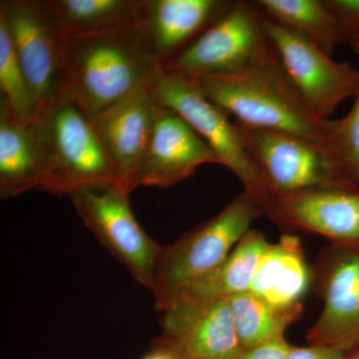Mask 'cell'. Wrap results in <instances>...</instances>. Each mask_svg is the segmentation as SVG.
I'll list each match as a JSON object with an SVG mask.
<instances>
[{
  "label": "cell",
  "instance_id": "1",
  "mask_svg": "<svg viewBox=\"0 0 359 359\" xmlns=\"http://www.w3.org/2000/svg\"><path fill=\"white\" fill-rule=\"evenodd\" d=\"M161 69L141 21L65 40L67 89L90 117L152 81Z\"/></svg>",
  "mask_w": 359,
  "mask_h": 359
},
{
  "label": "cell",
  "instance_id": "2",
  "mask_svg": "<svg viewBox=\"0 0 359 359\" xmlns=\"http://www.w3.org/2000/svg\"><path fill=\"white\" fill-rule=\"evenodd\" d=\"M191 78L241 124L297 135L332 152L334 120L321 119L311 109L280 58L233 74Z\"/></svg>",
  "mask_w": 359,
  "mask_h": 359
},
{
  "label": "cell",
  "instance_id": "3",
  "mask_svg": "<svg viewBox=\"0 0 359 359\" xmlns=\"http://www.w3.org/2000/svg\"><path fill=\"white\" fill-rule=\"evenodd\" d=\"M29 129L43 172L42 191L70 197L120 182L90 116L68 90L41 110Z\"/></svg>",
  "mask_w": 359,
  "mask_h": 359
},
{
  "label": "cell",
  "instance_id": "4",
  "mask_svg": "<svg viewBox=\"0 0 359 359\" xmlns=\"http://www.w3.org/2000/svg\"><path fill=\"white\" fill-rule=\"evenodd\" d=\"M264 214L261 204L244 191L216 216L164 245L152 290L156 311L218 268Z\"/></svg>",
  "mask_w": 359,
  "mask_h": 359
},
{
  "label": "cell",
  "instance_id": "5",
  "mask_svg": "<svg viewBox=\"0 0 359 359\" xmlns=\"http://www.w3.org/2000/svg\"><path fill=\"white\" fill-rule=\"evenodd\" d=\"M156 98L181 116L219 156L268 216L278 197L245 152L229 115L203 94L193 78L161 69L153 79Z\"/></svg>",
  "mask_w": 359,
  "mask_h": 359
},
{
  "label": "cell",
  "instance_id": "6",
  "mask_svg": "<svg viewBox=\"0 0 359 359\" xmlns=\"http://www.w3.org/2000/svg\"><path fill=\"white\" fill-rule=\"evenodd\" d=\"M278 58L252 1H235L188 48L162 66L186 76L229 75Z\"/></svg>",
  "mask_w": 359,
  "mask_h": 359
},
{
  "label": "cell",
  "instance_id": "7",
  "mask_svg": "<svg viewBox=\"0 0 359 359\" xmlns=\"http://www.w3.org/2000/svg\"><path fill=\"white\" fill-rule=\"evenodd\" d=\"M235 124L245 152L278 198L349 181L334 154L320 144L285 132Z\"/></svg>",
  "mask_w": 359,
  "mask_h": 359
},
{
  "label": "cell",
  "instance_id": "8",
  "mask_svg": "<svg viewBox=\"0 0 359 359\" xmlns=\"http://www.w3.org/2000/svg\"><path fill=\"white\" fill-rule=\"evenodd\" d=\"M130 191L120 182L70 196L82 222L98 242L152 292L164 245L158 244L135 218Z\"/></svg>",
  "mask_w": 359,
  "mask_h": 359
},
{
  "label": "cell",
  "instance_id": "9",
  "mask_svg": "<svg viewBox=\"0 0 359 359\" xmlns=\"http://www.w3.org/2000/svg\"><path fill=\"white\" fill-rule=\"evenodd\" d=\"M0 20L41 110L67 91L65 37L47 0H1Z\"/></svg>",
  "mask_w": 359,
  "mask_h": 359
},
{
  "label": "cell",
  "instance_id": "10",
  "mask_svg": "<svg viewBox=\"0 0 359 359\" xmlns=\"http://www.w3.org/2000/svg\"><path fill=\"white\" fill-rule=\"evenodd\" d=\"M314 292L323 302L306 334L311 346L359 351V250L330 245L311 268Z\"/></svg>",
  "mask_w": 359,
  "mask_h": 359
},
{
  "label": "cell",
  "instance_id": "11",
  "mask_svg": "<svg viewBox=\"0 0 359 359\" xmlns=\"http://www.w3.org/2000/svg\"><path fill=\"white\" fill-rule=\"evenodd\" d=\"M264 18V16H263ZM264 28L292 83L321 119H328L359 88V71L264 18Z\"/></svg>",
  "mask_w": 359,
  "mask_h": 359
},
{
  "label": "cell",
  "instance_id": "12",
  "mask_svg": "<svg viewBox=\"0 0 359 359\" xmlns=\"http://www.w3.org/2000/svg\"><path fill=\"white\" fill-rule=\"evenodd\" d=\"M268 217L285 231H304L359 250V183L347 181L276 200Z\"/></svg>",
  "mask_w": 359,
  "mask_h": 359
},
{
  "label": "cell",
  "instance_id": "13",
  "mask_svg": "<svg viewBox=\"0 0 359 359\" xmlns=\"http://www.w3.org/2000/svg\"><path fill=\"white\" fill-rule=\"evenodd\" d=\"M160 313L159 340L181 359H233L242 349L229 299H179Z\"/></svg>",
  "mask_w": 359,
  "mask_h": 359
},
{
  "label": "cell",
  "instance_id": "14",
  "mask_svg": "<svg viewBox=\"0 0 359 359\" xmlns=\"http://www.w3.org/2000/svg\"><path fill=\"white\" fill-rule=\"evenodd\" d=\"M222 165L219 156L175 111L157 104L154 128L132 188H169L202 165ZM223 166V165H222Z\"/></svg>",
  "mask_w": 359,
  "mask_h": 359
},
{
  "label": "cell",
  "instance_id": "15",
  "mask_svg": "<svg viewBox=\"0 0 359 359\" xmlns=\"http://www.w3.org/2000/svg\"><path fill=\"white\" fill-rule=\"evenodd\" d=\"M157 104L152 80L90 117L120 183L130 192L152 136Z\"/></svg>",
  "mask_w": 359,
  "mask_h": 359
},
{
  "label": "cell",
  "instance_id": "16",
  "mask_svg": "<svg viewBox=\"0 0 359 359\" xmlns=\"http://www.w3.org/2000/svg\"><path fill=\"white\" fill-rule=\"evenodd\" d=\"M233 0H145L141 23L161 66L200 37Z\"/></svg>",
  "mask_w": 359,
  "mask_h": 359
},
{
  "label": "cell",
  "instance_id": "17",
  "mask_svg": "<svg viewBox=\"0 0 359 359\" xmlns=\"http://www.w3.org/2000/svg\"><path fill=\"white\" fill-rule=\"evenodd\" d=\"M311 285L313 273L301 238L285 233L264 250L249 292L278 308H290L302 304Z\"/></svg>",
  "mask_w": 359,
  "mask_h": 359
},
{
  "label": "cell",
  "instance_id": "18",
  "mask_svg": "<svg viewBox=\"0 0 359 359\" xmlns=\"http://www.w3.org/2000/svg\"><path fill=\"white\" fill-rule=\"evenodd\" d=\"M43 172L29 127L0 103V197L41 190Z\"/></svg>",
  "mask_w": 359,
  "mask_h": 359
},
{
  "label": "cell",
  "instance_id": "19",
  "mask_svg": "<svg viewBox=\"0 0 359 359\" xmlns=\"http://www.w3.org/2000/svg\"><path fill=\"white\" fill-rule=\"evenodd\" d=\"M269 244L264 233L250 229L218 268L194 283L174 301L230 299L235 295L249 292L257 264Z\"/></svg>",
  "mask_w": 359,
  "mask_h": 359
},
{
  "label": "cell",
  "instance_id": "20",
  "mask_svg": "<svg viewBox=\"0 0 359 359\" xmlns=\"http://www.w3.org/2000/svg\"><path fill=\"white\" fill-rule=\"evenodd\" d=\"M65 39L118 29L141 21L145 0H47Z\"/></svg>",
  "mask_w": 359,
  "mask_h": 359
},
{
  "label": "cell",
  "instance_id": "21",
  "mask_svg": "<svg viewBox=\"0 0 359 359\" xmlns=\"http://www.w3.org/2000/svg\"><path fill=\"white\" fill-rule=\"evenodd\" d=\"M266 20L332 55L339 42L337 22L327 0H256Z\"/></svg>",
  "mask_w": 359,
  "mask_h": 359
},
{
  "label": "cell",
  "instance_id": "22",
  "mask_svg": "<svg viewBox=\"0 0 359 359\" xmlns=\"http://www.w3.org/2000/svg\"><path fill=\"white\" fill-rule=\"evenodd\" d=\"M238 339L243 348H249L285 337V330L301 318L302 304L278 308L250 292L229 299Z\"/></svg>",
  "mask_w": 359,
  "mask_h": 359
},
{
  "label": "cell",
  "instance_id": "23",
  "mask_svg": "<svg viewBox=\"0 0 359 359\" xmlns=\"http://www.w3.org/2000/svg\"><path fill=\"white\" fill-rule=\"evenodd\" d=\"M0 103L25 126L39 118L40 107L16 57L4 21L0 20Z\"/></svg>",
  "mask_w": 359,
  "mask_h": 359
},
{
  "label": "cell",
  "instance_id": "24",
  "mask_svg": "<svg viewBox=\"0 0 359 359\" xmlns=\"http://www.w3.org/2000/svg\"><path fill=\"white\" fill-rule=\"evenodd\" d=\"M332 152L346 178L359 183V88L346 117L334 120Z\"/></svg>",
  "mask_w": 359,
  "mask_h": 359
},
{
  "label": "cell",
  "instance_id": "25",
  "mask_svg": "<svg viewBox=\"0 0 359 359\" xmlns=\"http://www.w3.org/2000/svg\"><path fill=\"white\" fill-rule=\"evenodd\" d=\"M337 22L339 44L359 41V0H327Z\"/></svg>",
  "mask_w": 359,
  "mask_h": 359
},
{
  "label": "cell",
  "instance_id": "26",
  "mask_svg": "<svg viewBox=\"0 0 359 359\" xmlns=\"http://www.w3.org/2000/svg\"><path fill=\"white\" fill-rule=\"evenodd\" d=\"M290 344L285 337L259 346L241 349L233 359H287Z\"/></svg>",
  "mask_w": 359,
  "mask_h": 359
},
{
  "label": "cell",
  "instance_id": "27",
  "mask_svg": "<svg viewBox=\"0 0 359 359\" xmlns=\"http://www.w3.org/2000/svg\"><path fill=\"white\" fill-rule=\"evenodd\" d=\"M346 351L327 346H290L287 359H346Z\"/></svg>",
  "mask_w": 359,
  "mask_h": 359
},
{
  "label": "cell",
  "instance_id": "28",
  "mask_svg": "<svg viewBox=\"0 0 359 359\" xmlns=\"http://www.w3.org/2000/svg\"><path fill=\"white\" fill-rule=\"evenodd\" d=\"M346 359H359V351L349 353L348 355H347Z\"/></svg>",
  "mask_w": 359,
  "mask_h": 359
},
{
  "label": "cell",
  "instance_id": "29",
  "mask_svg": "<svg viewBox=\"0 0 359 359\" xmlns=\"http://www.w3.org/2000/svg\"><path fill=\"white\" fill-rule=\"evenodd\" d=\"M351 49L354 51V53L358 54L359 55V41L355 42V43L351 44Z\"/></svg>",
  "mask_w": 359,
  "mask_h": 359
}]
</instances>
